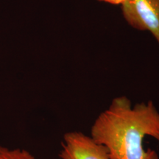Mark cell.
Segmentation results:
<instances>
[{"mask_svg": "<svg viewBox=\"0 0 159 159\" xmlns=\"http://www.w3.org/2000/svg\"><path fill=\"white\" fill-rule=\"evenodd\" d=\"M90 136L111 159H159L144 146L146 137L159 142V112L152 101L133 105L127 97H116L95 119Z\"/></svg>", "mask_w": 159, "mask_h": 159, "instance_id": "6da1fadb", "label": "cell"}, {"mask_svg": "<svg viewBox=\"0 0 159 159\" xmlns=\"http://www.w3.org/2000/svg\"><path fill=\"white\" fill-rule=\"evenodd\" d=\"M121 6L129 25L149 31L159 43V0H125Z\"/></svg>", "mask_w": 159, "mask_h": 159, "instance_id": "7a4b0ae2", "label": "cell"}, {"mask_svg": "<svg viewBox=\"0 0 159 159\" xmlns=\"http://www.w3.org/2000/svg\"><path fill=\"white\" fill-rule=\"evenodd\" d=\"M59 157L61 159H111L104 146L80 131L64 134Z\"/></svg>", "mask_w": 159, "mask_h": 159, "instance_id": "3957f363", "label": "cell"}, {"mask_svg": "<svg viewBox=\"0 0 159 159\" xmlns=\"http://www.w3.org/2000/svg\"><path fill=\"white\" fill-rule=\"evenodd\" d=\"M0 159H35V156L25 149H10L0 144Z\"/></svg>", "mask_w": 159, "mask_h": 159, "instance_id": "277c9868", "label": "cell"}, {"mask_svg": "<svg viewBox=\"0 0 159 159\" xmlns=\"http://www.w3.org/2000/svg\"><path fill=\"white\" fill-rule=\"evenodd\" d=\"M98 1L109 3L114 5H122L125 2V0H98Z\"/></svg>", "mask_w": 159, "mask_h": 159, "instance_id": "5b68a950", "label": "cell"}]
</instances>
